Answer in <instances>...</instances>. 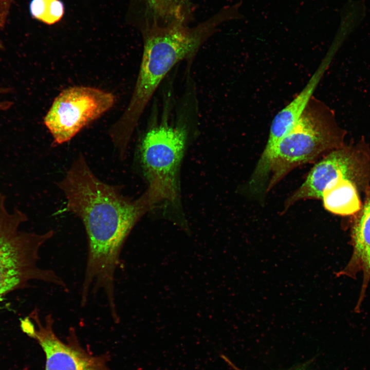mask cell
Wrapping results in <instances>:
<instances>
[{"label":"cell","mask_w":370,"mask_h":370,"mask_svg":"<svg viewBox=\"0 0 370 370\" xmlns=\"http://www.w3.org/2000/svg\"><path fill=\"white\" fill-rule=\"evenodd\" d=\"M188 140L185 124L169 123L164 118L152 124L140 139L138 148L140 166L147 188L161 203L180 206V170Z\"/></svg>","instance_id":"obj_5"},{"label":"cell","mask_w":370,"mask_h":370,"mask_svg":"<svg viewBox=\"0 0 370 370\" xmlns=\"http://www.w3.org/2000/svg\"><path fill=\"white\" fill-rule=\"evenodd\" d=\"M66 200L64 212L81 219L87 252L80 303L102 292L108 308H117L116 274L124 244L132 230L147 212L159 205L149 190L139 198L124 196L119 186L100 180L80 154L58 183Z\"/></svg>","instance_id":"obj_1"},{"label":"cell","mask_w":370,"mask_h":370,"mask_svg":"<svg viewBox=\"0 0 370 370\" xmlns=\"http://www.w3.org/2000/svg\"><path fill=\"white\" fill-rule=\"evenodd\" d=\"M345 135L335 112L312 96L298 122L274 150L266 192L295 168L344 145Z\"/></svg>","instance_id":"obj_3"},{"label":"cell","mask_w":370,"mask_h":370,"mask_svg":"<svg viewBox=\"0 0 370 370\" xmlns=\"http://www.w3.org/2000/svg\"><path fill=\"white\" fill-rule=\"evenodd\" d=\"M321 199L326 210L337 215L355 214L361 207L357 186L341 176L328 183Z\"/></svg>","instance_id":"obj_11"},{"label":"cell","mask_w":370,"mask_h":370,"mask_svg":"<svg viewBox=\"0 0 370 370\" xmlns=\"http://www.w3.org/2000/svg\"><path fill=\"white\" fill-rule=\"evenodd\" d=\"M327 62L325 59L322 62L302 90L273 119L267 142L258 161L262 166L269 165L275 147L299 121L325 70Z\"/></svg>","instance_id":"obj_9"},{"label":"cell","mask_w":370,"mask_h":370,"mask_svg":"<svg viewBox=\"0 0 370 370\" xmlns=\"http://www.w3.org/2000/svg\"><path fill=\"white\" fill-rule=\"evenodd\" d=\"M5 203V197L0 194V302L33 280L52 284L67 291V285L59 275L38 265L40 248L54 231L39 234L20 231L26 216L17 209L9 211Z\"/></svg>","instance_id":"obj_4"},{"label":"cell","mask_w":370,"mask_h":370,"mask_svg":"<svg viewBox=\"0 0 370 370\" xmlns=\"http://www.w3.org/2000/svg\"><path fill=\"white\" fill-rule=\"evenodd\" d=\"M362 140L355 145L334 149L316 163L302 184L286 200L283 211L300 200L321 199L329 182L341 176L357 187L368 184L370 179V157Z\"/></svg>","instance_id":"obj_7"},{"label":"cell","mask_w":370,"mask_h":370,"mask_svg":"<svg viewBox=\"0 0 370 370\" xmlns=\"http://www.w3.org/2000/svg\"><path fill=\"white\" fill-rule=\"evenodd\" d=\"M10 89L7 87H0V94L9 92ZM11 102L8 101H0V110H6L12 105Z\"/></svg>","instance_id":"obj_14"},{"label":"cell","mask_w":370,"mask_h":370,"mask_svg":"<svg viewBox=\"0 0 370 370\" xmlns=\"http://www.w3.org/2000/svg\"><path fill=\"white\" fill-rule=\"evenodd\" d=\"M354 222L352 229L353 250L347 266L336 275H349L362 271L363 282L359 302L361 303L370 280V190Z\"/></svg>","instance_id":"obj_10"},{"label":"cell","mask_w":370,"mask_h":370,"mask_svg":"<svg viewBox=\"0 0 370 370\" xmlns=\"http://www.w3.org/2000/svg\"><path fill=\"white\" fill-rule=\"evenodd\" d=\"M225 20L219 12L197 26L184 23L154 22L144 33L141 63L135 89L116 133L130 140L147 104L169 72L178 63L193 56L205 41Z\"/></svg>","instance_id":"obj_2"},{"label":"cell","mask_w":370,"mask_h":370,"mask_svg":"<svg viewBox=\"0 0 370 370\" xmlns=\"http://www.w3.org/2000/svg\"><path fill=\"white\" fill-rule=\"evenodd\" d=\"M29 11L33 18L52 25L62 18L64 5L61 0H31Z\"/></svg>","instance_id":"obj_13"},{"label":"cell","mask_w":370,"mask_h":370,"mask_svg":"<svg viewBox=\"0 0 370 370\" xmlns=\"http://www.w3.org/2000/svg\"><path fill=\"white\" fill-rule=\"evenodd\" d=\"M53 325L51 314L42 321L37 309L21 320L22 330L35 339L44 351L45 370H108L106 354L95 356L83 349L73 328L70 329L68 341H62L56 335Z\"/></svg>","instance_id":"obj_8"},{"label":"cell","mask_w":370,"mask_h":370,"mask_svg":"<svg viewBox=\"0 0 370 370\" xmlns=\"http://www.w3.org/2000/svg\"><path fill=\"white\" fill-rule=\"evenodd\" d=\"M155 22L163 24L185 23L189 13V0H146Z\"/></svg>","instance_id":"obj_12"},{"label":"cell","mask_w":370,"mask_h":370,"mask_svg":"<svg viewBox=\"0 0 370 370\" xmlns=\"http://www.w3.org/2000/svg\"><path fill=\"white\" fill-rule=\"evenodd\" d=\"M115 103V97L110 92L89 86L70 87L54 99L44 123L53 137L54 144H61L100 118Z\"/></svg>","instance_id":"obj_6"},{"label":"cell","mask_w":370,"mask_h":370,"mask_svg":"<svg viewBox=\"0 0 370 370\" xmlns=\"http://www.w3.org/2000/svg\"><path fill=\"white\" fill-rule=\"evenodd\" d=\"M2 45V41L0 40V46Z\"/></svg>","instance_id":"obj_15"}]
</instances>
